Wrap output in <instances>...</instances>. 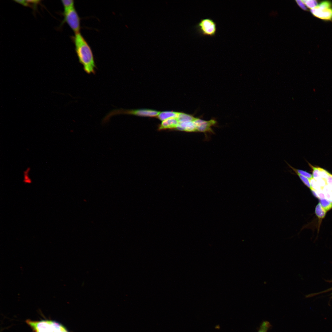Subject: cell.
Returning <instances> with one entry per match:
<instances>
[{
    "label": "cell",
    "instance_id": "obj_23",
    "mask_svg": "<svg viewBox=\"0 0 332 332\" xmlns=\"http://www.w3.org/2000/svg\"><path fill=\"white\" fill-rule=\"evenodd\" d=\"M296 1L299 6L302 9L304 10H307V8H306V5L302 0H297Z\"/></svg>",
    "mask_w": 332,
    "mask_h": 332
},
{
    "label": "cell",
    "instance_id": "obj_17",
    "mask_svg": "<svg viewBox=\"0 0 332 332\" xmlns=\"http://www.w3.org/2000/svg\"><path fill=\"white\" fill-rule=\"evenodd\" d=\"M309 165L313 169L312 176L313 178L316 180L320 178L319 174V168L314 167L309 163Z\"/></svg>",
    "mask_w": 332,
    "mask_h": 332
},
{
    "label": "cell",
    "instance_id": "obj_20",
    "mask_svg": "<svg viewBox=\"0 0 332 332\" xmlns=\"http://www.w3.org/2000/svg\"><path fill=\"white\" fill-rule=\"evenodd\" d=\"M310 182L311 188L316 191L322 189L318 185L316 180L313 178L310 179Z\"/></svg>",
    "mask_w": 332,
    "mask_h": 332
},
{
    "label": "cell",
    "instance_id": "obj_7",
    "mask_svg": "<svg viewBox=\"0 0 332 332\" xmlns=\"http://www.w3.org/2000/svg\"><path fill=\"white\" fill-rule=\"evenodd\" d=\"M194 122L197 132H212L213 131L211 127L215 125L217 122L214 119L205 121L195 117L194 120Z\"/></svg>",
    "mask_w": 332,
    "mask_h": 332
},
{
    "label": "cell",
    "instance_id": "obj_6",
    "mask_svg": "<svg viewBox=\"0 0 332 332\" xmlns=\"http://www.w3.org/2000/svg\"><path fill=\"white\" fill-rule=\"evenodd\" d=\"M64 18L61 26L66 22L74 32H80L81 18L74 7L64 10L63 13Z\"/></svg>",
    "mask_w": 332,
    "mask_h": 332
},
{
    "label": "cell",
    "instance_id": "obj_25",
    "mask_svg": "<svg viewBox=\"0 0 332 332\" xmlns=\"http://www.w3.org/2000/svg\"><path fill=\"white\" fill-rule=\"evenodd\" d=\"M310 190L313 195L319 199L316 191L312 188Z\"/></svg>",
    "mask_w": 332,
    "mask_h": 332
},
{
    "label": "cell",
    "instance_id": "obj_5",
    "mask_svg": "<svg viewBox=\"0 0 332 332\" xmlns=\"http://www.w3.org/2000/svg\"><path fill=\"white\" fill-rule=\"evenodd\" d=\"M195 28L200 35L211 37L215 36L217 29L216 22L210 18L201 19Z\"/></svg>",
    "mask_w": 332,
    "mask_h": 332
},
{
    "label": "cell",
    "instance_id": "obj_26",
    "mask_svg": "<svg viewBox=\"0 0 332 332\" xmlns=\"http://www.w3.org/2000/svg\"><path fill=\"white\" fill-rule=\"evenodd\" d=\"M330 193L332 195V191Z\"/></svg>",
    "mask_w": 332,
    "mask_h": 332
},
{
    "label": "cell",
    "instance_id": "obj_14",
    "mask_svg": "<svg viewBox=\"0 0 332 332\" xmlns=\"http://www.w3.org/2000/svg\"><path fill=\"white\" fill-rule=\"evenodd\" d=\"M63 6L64 10H67L74 6V1L73 0H62L61 1Z\"/></svg>",
    "mask_w": 332,
    "mask_h": 332
},
{
    "label": "cell",
    "instance_id": "obj_3",
    "mask_svg": "<svg viewBox=\"0 0 332 332\" xmlns=\"http://www.w3.org/2000/svg\"><path fill=\"white\" fill-rule=\"evenodd\" d=\"M160 111L150 109H115L111 111L105 117L103 120L104 122L108 121L111 117L119 114H128L140 117H156Z\"/></svg>",
    "mask_w": 332,
    "mask_h": 332
},
{
    "label": "cell",
    "instance_id": "obj_13",
    "mask_svg": "<svg viewBox=\"0 0 332 332\" xmlns=\"http://www.w3.org/2000/svg\"><path fill=\"white\" fill-rule=\"evenodd\" d=\"M319 203L326 211L332 208V203L325 198L319 199Z\"/></svg>",
    "mask_w": 332,
    "mask_h": 332
},
{
    "label": "cell",
    "instance_id": "obj_16",
    "mask_svg": "<svg viewBox=\"0 0 332 332\" xmlns=\"http://www.w3.org/2000/svg\"><path fill=\"white\" fill-rule=\"evenodd\" d=\"M271 326V324L268 322L264 321L261 325L258 332H267Z\"/></svg>",
    "mask_w": 332,
    "mask_h": 332
},
{
    "label": "cell",
    "instance_id": "obj_19",
    "mask_svg": "<svg viewBox=\"0 0 332 332\" xmlns=\"http://www.w3.org/2000/svg\"><path fill=\"white\" fill-rule=\"evenodd\" d=\"M296 174L298 176L300 180L304 184L310 189L311 188V187L310 184L309 179L307 178L302 176L296 173Z\"/></svg>",
    "mask_w": 332,
    "mask_h": 332
},
{
    "label": "cell",
    "instance_id": "obj_1",
    "mask_svg": "<svg viewBox=\"0 0 332 332\" xmlns=\"http://www.w3.org/2000/svg\"><path fill=\"white\" fill-rule=\"evenodd\" d=\"M73 38L79 62L84 71L89 74H95L96 67L90 47L80 32L75 33Z\"/></svg>",
    "mask_w": 332,
    "mask_h": 332
},
{
    "label": "cell",
    "instance_id": "obj_15",
    "mask_svg": "<svg viewBox=\"0 0 332 332\" xmlns=\"http://www.w3.org/2000/svg\"><path fill=\"white\" fill-rule=\"evenodd\" d=\"M306 6L310 9L316 7L318 5L317 1L315 0H302Z\"/></svg>",
    "mask_w": 332,
    "mask_h": 332
},
{
    "label": "cell",
    "instance_id": "obj_9",
    "mask_svg": "<svg viewBox=\"0 0 332 332\" xmlns=\"http://www.w3.org/2000/svg\"><path fill=\"white\" fill-rule=\"evenodd\" d=\"M179 123V121L176 117L169 118L162 121L158 126V130L175 129Z\"/></svg>",
    "mask_w": 332,
    "mask_h": 332
},
{
    "label": "cell",
    "instance_id": "obj_22",
    "mask_svg": "<svg viewBox=\"0 0 332 332\" xmlns=\"http://www.w3.org/2000/svg\"><path fill=\"white\" fill-rule=\"evenodd\" d=\"M316 191L318 197L319 199L325 198V195L322 189H321Z\"/></svg>",
    "mask_w": 332,
    "mask_h": 332
},
{
    "label": "cell",
    "instance_id": "obj_12",
    "mask_svg": "<svg viewBox=\"0 0 332 332\" xmlns=\"http://www.w3.org/2000/svg\"><path fill=\"white\" fill-rule=\"evenodd\" d=\"M286 163L290 167V168H291L293 170V171L296 173H296L298 174H300V175H301L302 176H305V177H306L307 178L309 179H311L313 178L312 175V174H311L310 173H309V172H306V171H303V170H302L295 168H294L292 167L291 166H290L289 164L288 163H287V162H286Z\"/></svg>",
    "mask_w": 332,
    "mask_h": 332
},
{
    "label": "cell",
    "instance_id": "obj_8",
    "mask_svg": "<svg viewBox=\"0 0 332 332\" xmlns=\"http://www.w3.org/2000/svg\"><path fill=\"white\" fill-rule=\"evenodd\" d=\"M179 122L175 129L176 130L187 132H197L194 120Z\"/></svg>",
    "mask_w": 332,
    "mask_h": 332
},
{
    "label": "cell",
    "instance_id": "obj_18",
    "mask_svg": "<svg viewBox=\"0 0 332 332\" xmlns=\"http://www.w3.org/2000/svg\"><path fill=\"white\" fill-rule=\"evenodd\" d=\"M30 170V168L28 167L26 170L24 172V179L23 181L25 184H31L32 181L31 179L29 178L28 173Z\"/></svg>",
    "mask_w": 332,
    "mask_h": 332
},
{
    "label": "cell",
    "instance_id": "obj_21",
    "mask_svg": "<svg viewBox=\"0 0 332 332\" xmlns=\"http://www.w3.org/2000/svg\"><path fill=\"white\" fill-rule=\"evenodd\" d=\"M319 170L320 177L326 180L329 173L325 170L320 168H319Z\"/></svg>",
    "mask_w": 332,
    "mask_h": 332
},
{
    "label": "cell",
    "instance_id": "obj_10",
    "mask_svg": "<svg viewBox=\"0 0 332 332\" xmlns=\"http://www.w3.org/2000/svg\"><path fill=\"white\" fill-rule=\"evenodd\" d=\"M179 113V112L173 111L160 112L156 117L163 121L169 118L177 117Z\"/></svg>",
    "mask_w": 332,
    "mask_h": 332
},
{
    "label": "cell",
    "instance_id": "obj_24",
    "mask_svg": "<svg viewBox=\"0 0 332 332\" xmlns=\"http://www.w3.org/2000/svg\"><path fill=\"white\" fill-rule=\"evenodd\" d=\"M326 185H330L332 184V175L329 173L328 175L325 180Z\"/></svg>",
    "mask_w": 332,
    "mask_h": 332
},
{
    "label": "cell",
    "instance_id": "obj_2",
    "mask_svg": "<svg viewBox=\"0 0 332 332\" xmlns=\"http://www.w3.org/2000/svg\"><path fill=\"white\" fill-rule=\"evenodd\" d=\"M26 322L34 332H68L63 326L54 321L27 320Z\"/></svg>",
    "mask_w": 332,
    "mask_h": 332
},
{
    "label": "cell",
    "instance_id": "obj_11",
    "mask_svg": "<svg viewBox=\"0 0 332 332\" xmlns=\"http://www.w3.org/2000/svg\"><path fill=\"white\" fill-rule=\"evenodd\" d=\"M326 211L322 208L319 203L316 206L315 213L319 219H322L325 216Z\"/></svg>",
    "mask_w": 332,
    "mask_h": 332
},
{
    "label": "cell",
    "instance_id": "obj_4",
    "mask_svg": "<svg viewBox=\"0 0 332 332\" xmlns=\"http://www.w3.org/2000/svg\"><path fill=\"white\" fill-rule=\"evenodd\" d=\"M310 10L313 15L317 18L324 21L332 20V2L330 1H322Z\"/></svg>",
    "mask_w": 332,
    "mask_h": 332
}]
</instances>
